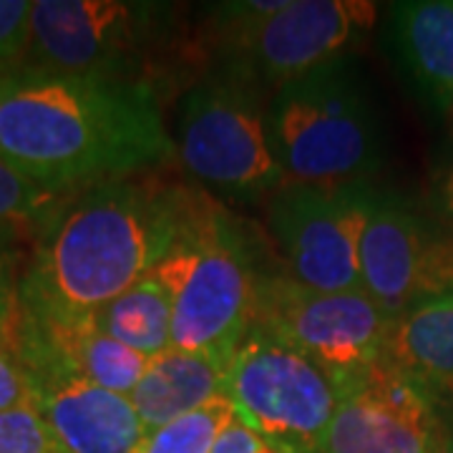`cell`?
I'll return each instance as SVG.
<instances>
[{
  "label": "cell",
  "mask_w": 453,
  "mask_h": 453,
  "mask_svg": "<svg viewBox=\"0 0 453 453\" xmlns=\"http://www.w3.org/2000/svg\"><path fill=\"white\" fill-rule=\"evenodd\" d=\"M174 154L149 81L0 71V157L53 195L139 177Z\"/></svg>",
  "instance_id": "obj_1"
},
{
  "label": "cell",
  "mask_w": 453,
  "mask_h": 453,
  "mask_svg": "<svg viewBox=\"0 0 453 453\" xmlns=\"http://www.w3.org/2000/svg\"><path fill=\"white\" fill-rule=\"evenodd\" d=\"M192 199L154 177L94 184L38 232L20 280L23 310L81 318L146 277L177 242Z\"/></svg>",
  "instance_id": "obj_2"
},
{
  "label": "cell",
  "mask_w": 453,
  "mask_h": 453,
  "mask_svg": "<svg viewBox=\"0 0 453 453\" xmlns=\"http://www.w3.org/2000/svg\"><path fill=\"white\" fill-rule=\"evenodd\" d=\"M267 134L288 184L371 181L386 162L383 113L356 56L275 88Z\"/></svg>",
  "instance_id": "obj_3"
},
{
  "label": "cell",
  "mask_w": 453,
  "mask_h": 453,
  "mask_svg": "<svg viewBox=\"0 0 453 453\" xmlns=\"http://www.w3.org/2000/svg\"><path fill=\"white\" fill-rule=\"evenodd\" d=\"M154 275L172 295V348L229 360L255 323L259 282L237 225L211 202L192 199Z\"/></svg>",
  "instance_id": "obj_4"
},
{
  "label": "cell",
  "mask_w": 453,
  "mask_h": 453,
  "mask_svg": "<svg viewBox=\"0 0 453 453\" xmlns=\"http://www.w3.org/2000/svg\"><path fill=\"white\" fill-rule=\"evenodd\" d=\"M177 154L202 184L237 202L275 196L288 184L270 146L262 88L225 68L181 98Z\"/></svg>",
  "instance_id": "obj_5"
},
{
  "label": "cell",
  "mask_w": 453,
  "mask_h": 453,
  "mask_svg": "<svg viewBox=\"0 0 453 453\" xmlns=\"http://www.w3.org/2000/svg\"><path fill=\"white\" fill-rule=\"evenodd\" d=\"M252 325L310 360L340 393L386 357L393 318L363 290L323 292L290 275H259Z\"/></svg>",
  "instance_id": "obj_6"
},
{
  "label": "cell",
  "mask_w": 453,
  "mask_h": 453,
  "mask_svg": "<svg viewBox=\"0 0 453 453\" xmlns=\"http://www.w3.org/2000/svg\"><path fill=\"white\" fill-rule=\"evenodd\" d=\"M225 398L277 453H320L338 408L335 386L323 372L257 325L226 363Z\"/></svg>",
  "instance_id": "obj_7"
},
{
  "label": "cell",
  "mask_w": 453,
  "mask_h": 453,
  "mask_svg": "<svg viewBox=\"0 0 453 453\" xmlns=\"http://www.w3.org/2000/svg\"><path fill=\"white\" fill-rule=\"evenodd\" d=\"M169 5L129 0H33L31 41L20 65L119 81L139 76L166 33Z\"/></svg>",
  "instance_id": "obj_8"
},
{
  "label": "cell",
  "mask_w": 453,
  "mask_h": 453,
  "mask_svg": "<svg viewBox=\"0 0 453 453\" xmlns=\"http://www.w3.org/2000/svg\"><path fill=\"white\" fill-rule=\"evenodd\" d=\"M378 195L372 181L285 184L270 202V232L292 280L323 292L363 290L360 244Z\"/></svg>",
  "instance_id": "obj_9"
},
{
  "label": "cell",
  "mask_w": 453,
  "mask_h": 453,
  "mask_svg": "<svg viewBox=\"0 0 453 453\" xmlns=\"http://www.w3.org/2000/svg\"><path fill=\"white\" fill-rule=\"evenodd\" d=\"M368 0H288L273 16L226 26L225 71L280 88L335 58L353 56L375 26Z\"/></svg>",
  "instance_id": "obj_10"
},
{
  "label": "cell",
  "mask_w": 453,
  "mask_h": 453,
  "mask_svg": "<svg viewBox=\"0 0 453 453\" xmlns=\"http://www.w3.org/2000/svg\"><path fill=\"white\" fill-rule=\"evenodd\" d=\"M438 398L386 357L338 393L320 453H446Z\"/></svg>",
  "instance_id": "obj_11"
},
{
  "label": "cell",
  "mask_w": 453,
  "mask_h": 453,
  "mask_svg": "<svg viewBox=\"0 0 453 453\" xmlns=\"http://www.w3.org/2000/svg\"><path fill=\"white\" fill-rule=\"evenodd\" d=\"M360 275L363 292L395 320L453 290V234L380 192L360 244Z\"/></svg>",
  "instance_id": "obj_12"
},
{
  "label": "cell",
  "mask_w": 453,
  "mask_h": 453,
  "mask_svg": "<svg viewBox=\"0 0 453 453\" xmlns=\"http://www.w3.org/2000/svg\"><path fill=\"white\" fill-rule=\"evenodd\" d=\"M26 368L35 388V408L64 453H134L139 449L146 431L129 395L46 363Z\"/></svg>",
  "instance_id": "obj_13"
},
{
  "label": "cell",
  "mask_w": 453,
  "mask_h": 453,
  "mask_svg": "<svg viewBox=\"0 0 453 453\" xmlns=\"http://www.w3.org/2000/svg\"><path fill=\"white\" fill-rule=\"evenodd\" d=\"M16 356L20 363H46L119 395H129L149 357L106 335L88 315L56 318L23 310Z\"/></svg>",
  "instance_id": "obj_14"
},
{
  "label": "cell",
  "mask_w": 453,
  "mask_h": 453,
  "mask_svg": "<svg viewBox=\"0 0 453 453\" xmlns=\"http://www.w3.org/2000/svg\"><path fill=\"white\" fill-rule=\"evenodd\" d=\"M388 41L423 104L436 113L453 111V0L395 3Z\"/></svg>",
  "instance_id": "obj_15"
},
{
  "label": "cell",
  "mask_w": 453,
  "mask_h": 453,
  "mask_svg": "<svg viewBox=\"0 0 453 453\" xmlns=\"http://www.w3.org/2000/svg\"><path fill=\"white\" fill-rule=\"evenodd\" d=\"M226 363L217 356L179 348L149 357L139 383L129 393L146 434L225 395Z\"/></svg>",
  "instance_id": "obj_16"
},
{
  "label": "cell",
  "mask_w": 453,
  "mask_h": 453,
  "mask_svg": "<svg viewBox=\"0 0 453 453\" xmlns=\"http://www.w3.org/2000/svg\"><path fill=\"white\" fill-rule=\"evenodd\" d=\"M386 360L436 398L453 393V290L423 300L393 320Z\"/></svg>",
  "instance_id": "obj_17"
},
{
  "label": "cell",
  "mask_w": 453,
  "mask_h": 453,
  "mask_svg": "<svg viewBox=\"0 0 453 453\" xmlns=\"http://www.w3.org/2000/svg\"><path fill=\"white\" fill-rule=\"evenodd\" d=\"M88 318L139 356L157 357L172 348V295L154 270Z\"/></svg>",
  "instance_id": "obj_18"
},
{
  "label": "cell",
  "mask_w": 453,
  "mask_h": 453,
  "mask_svg": "<svg viewBox=\"0 0 453 453\" xmlns=\"http://www.w3.org/2000/svg\"><path fill=\"white\" fill-rule=\"evenodd\" d=\"M232 418L234 408L225 395H219L177 421L149 431L134 453H210L214 438Z\"/></svg>",
  "instance_id": "obj_19"
},
{
  "label": "cell",
  "mask_w": 453,
  "mask_h": 453,
  "mask_svg": "<svg viewBox=\"0 0 453 453\" xmlns=\"http://www.w3.org/2000/svg\"><path fill=\"white\" fill-rule=\"evenodd\" d=\"M65 196L38 187L0 157V232L18 226H35L41 232Z\"/></svg>",
  "instance_id": "obj_20"
},
{
  "label": "cell",
  "mask_w": 453,
  "mask_h": 453,
  "mask_svg": "<svg viewBox=\"0 0 453 453\" xmlns=\"http://www.w3.org/2000/svg\"><path fill=\"white\" fill-rule=\"evenodd\" d=\"M0 453H64L35 405L0 411Z\"/></svg>",
  "instance_id": "obj_21"
},
{
  "label": "cell",
  "mask_w": 453,
  "mask_h": 453,
  "mask_svg": "<svg viewBox=\"0 0 453 453\" xmlns=\"http://www.w3.org/2000/svg\"><path fill=\"white\" fill-rule=\"evenodd\" d=\"M20 280L18 275L16 250L5 232H0V348L16 353L23 300H20Z\"/></svg>",
  "instance_id": "obj_22"
},
{
  "label": "cell",
  "mask_w": 453,
  "mask_h": 453,
  "mask_svg": "<svg viewBox=\"0 0 453 453\" xmlns=\"http://www.w3.org/2000/svg\"><path fill=\"white\" fill-rule=\"evenodd\" d=\"M31 0H0V71L23 64L31 41Z\"/></svg>",
  "instance_id": "obj_23"
},
{
  "label": "cell",
  "mask_w": 453,
  "mask_h": 453,
  "mask_svg": "<svg viewBox=\"0 0 453 453\" xmlns=\"http://www.w3.org/2000/svg\"><path fill=\"white\" fill-rule=\"evenodd\" d=\"M28 405H35L31 372L13 350L0 348V411Z\"/></svg>",
  "instance_id": "obj_24"
},
{
  "label": "cell",
  "mask_w": 453,
  "mask_h": 453,
  "mask_svg": "<svg viewBox=\"0 0 453 453\" xmlns=\"http://www.w3.org/2000/svg\"><path fill=\"white\" fill-rule=\"evenodd\" d=\"M210 453H277V451L270 446V443H267V441H262L255 431H250V428H247V426L234 416V418L222 428V434L214 438Z\"/></svg>",
  "instance_id": "obj_25"
},
{
  "label": "cell",
  "mask_w": 453,
  "mask_h": 453,
  "mask_svg": "<svg viewBox=\"0 0 453 453\" xmlns=\"http://www.w3.org/2000/svg\"><path fill=\"white\" fill-rule=\"evenodd\" d=\"M436 199H438V207H441V211H443V217L453 222V159L446 164V169H443V172H441V177H438Z\"/></svg>",
  "instance_id": "obj_26"
},
{
  "label": "cell",
  "mask_w": 453,
  "mask_h": 453,
  "mask_svg": "<svg viewBox=\"0 0 453 453\" xmlns=\"http://www.w3.org/2000/svg\"><path fill=\"white\" fill-rule=\"evenodd\" d=\"M446 453H453V431H449V441H446Z\"/></svg>",
  "instance_id": "obj_27"
}]
</instances>
